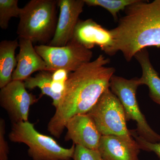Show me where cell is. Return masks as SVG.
Returning a JSON list of instances; mask_svg holds the SVG:
<instances>
[{
    "label": "cell",
    "instance_id": "obj_8",
    "mask_svg": "<svg viewBox=\"0 0 160 160\" xmlns=\"http://www.w3.org/2000/svg\"><path fill=\"white\" fill-rule=\"evenodd\" d=\"M24 81L12 80L0 91V105L12 123L28 121L29 109L38 99L26 90Z\"/></svg>",
    "mask_w": 160,
    "mask_h": 160
},
{
    "label": "cell",
    "instance_id": "obj_14",
    "mask_svg": "<svg viewBox=\"0 0 160 160\" xmlns=\"http://www.w3.org/2000/svg\"><path fill=\"white\" fill-rule=\"evenodd\" d=\"M134 58L142 70V76L139 78L141 86L145 85L148 86L149 97L160 106V77L152 65L147 49L138 52Z\"/></svg>",
    "mask_w": 160,
    "mask_h": 160
},
{
    "label": "cell",
    "instance_id": "obj_13",
    "mask_svg": "<svg viewBox=\"0 0 160 160\" xmlns=\"http://www.w3.org/2000/svg\"><path fill=\"white\" fill-rule=\"evenodd\" d=\"M29 40L19 38V52L16 57L17 66L12 80L25 81L37 71H47V65Z\"/></svg>",
    "mask_w": 160,
    "mask_h": 160
},
{
    "label": "cell",
    "instance_id": "obj_4",
    "mask_svg": "<svg viewBox=\"0 0 160 160\" xmlns=\"http://www.w3.org/2000/svg\"><path fill=\"white\" fill-rule=\"evenodd\" d=\"M9 138L29 147L28 155L33 160H71L75 145L69 149L60 146L53 138L38 132L34 124L27 122L12 123Z\"/></svg>",
    "mask_w": 160,
    "mask_h": 160
},
{
    "label": "cell",
    "instance_id": "obj_2",
    "mask_svg": "<svg viewBox=\"0 0 160 160\" xmlns=\"http://www.w3.org/2000/svg\"><path fill=\"white\" fill-rule=\"evenodd\" d=\"M111 29L115 54L120 51L129 62L138 52L149 46L160 48V0L135 2Z\"/></svg>",
    "mask_w": 160,
    "mask_h": 160
},
{
    "label": "cell",
    "instance_id": "obj_9",
    "mask_svg": "<svg viewBox=\"0 0 160 160\" xmlns=\"http://www.w3.org/2000/svg\"><path fill=\"white\" fill-rule=\"evenodd\" d=\"M72 39L89 50L98 46L106 54L111 56L115 55L114 40L111 30L104 28L92 19L79 20Z\"/></svg>",
    "mask_w": 160,
    "mask_h": 160
},
{
    "label": "cell",
    "instance_id": "obj_17",
    "mask_svg": "<svg viewBox=\"0 0 160 160\" xmlns=\"http://www.w3.org/2000/svg\"><path fill=\"white\" fill-rule=\"evenodd\" d=\"M136 0H84L89 6H100L110 12L115 20H118V14L121 10H125L127 6Z\"/></svg>",
    "mask_w": 160,
    "mask_h": 160
},
{
    "label": "cell",
    "instance_id": "obj_7",
    "mask_svg": "<svg viewBox=\"0 0 160 160\" xmlns=\"http://www.w3.org/2000/svg\"><path fill=\"white\" fill-rule=\"evenodd\" d=\"M38 54L46 62L47 71L65 70L68 73L76 71L85 63L91 62L92 52L72 39L66 46L55 47L49 45L34 46Z\"/></svg>",
    "mask_w": 160,
    "mask_h": 160
},
{
    "label": "cell",
    "instance_id": "obj_19",
    "mask_svg": "<svg viewBox=\"0 0 160 160\" xmlns=\"http://www.w3.org/2000/svg\"><path fill=\"white\" fill-rule=\"evenodd\" d=\"M72 159L73 160H104L98 150L75 146Z\"/></svg>",
    "mask_w": 160,
    "mask_h": 160
},
{
    "label": "cell",
    "instance_id": "obj_18",
    "mask_svg": "<svg viewBox=\"0 0 160 160\" xmlns=\"http://www.w3.org/2000/svg\"><path fill=\"white\" fill-rule=\"evenodd\" d=\"M18 0H0V27L6 29L11 18H19L21 8L18 6Z\"/></svg>",
    "mask_w": 160,
    "mask_h": 160
},
{
    "label": "cell",
    "instance_id": "obj_12",
    "mask_svg": "<svg viewBox=\"0 0 160 160\" xmlns=\"http://www.w3.org/2000/svg\"><path fill=\"white\" fill-rule=\"evenodd\" d=\"M140 147L132 141L114 135H102L98 150L104 160H139Z\"/></svg>",
    "mask_w": 160,
    "mask_h": 160
},
{
    "label": "cell",
    "instance_id": "obj_16",
    "mask_svg": "<svg viewBox=\"0 0 160 160\" xmlns=\"http://www.w3.org/2000/svg\"><path fill=\"white\" fill-rule=\"evenodd\" d=\"M26 89L39 88L42 95H46L52 99V104L56 108L58 105L62 92H56L53 89V73L48 71H40L34 77H29L24 81Z\"/></svg>",
    "mask_w": 160,
    "mask_h": 160
},
{
    "label": "cell",
    "instance_id": "obj_15",
    "mask_svg": "<svg viewBox=\"0 0 160 160\" xmlns=\"http://www.w3.org/2000/svg\"><path fill=\"white\" fill-rule=\"evenodd\" d=\"M19 47L17 40H4L0 43V88L12 81V76L17 61L15 51Z\"/></svg>",
    "mask_w": 160,
    "mask_h": 160
},
{
    "label": "cell",
    "instance_id": "obj_5",
    "mask_svg": "<svg viewBox=\"0 0 160 160\" xmlns=\"http://www.w3.org/2000/svg\"><path fill=\"white\" fill-rule=\"evenodd\" d=\"M87 113L102 135H114L134 139L127 128L126 114L117 97L108 88Z\"/></svg>",
    "mask_w": 160,
    "mask_h": 160
},
{
    "label": "cell",
    "instance_id": "obj_1",
    "mask_svg": "<svg viewBox=\"0 0 160 160\" xmlns=\"http://www.w3.org/2000/svg\"><path fill=\"white\" fill-rule=\"evenodd\" d=\"M110 62L101 54L69 73L61 100L47 126L52 135L60 138L67 121L77 115L87 113L109 88L115 72L113 67L106 66Z\"/></svg>",
    "mask_w": 160,
    "mask_h": 160
},
{
    "label": "cell",
    "instance_id": "obj_20",
    "mask_svg": "<svg viewBox=\"0 0 160 160\" xmlns=\"http://www.w3.org/2000/svg\"><path fill=\"white\" fill-rule=\"evenodd\" d=\"M130 130L132 136L138 144L141 149L149 152H154L160 160V142L155 143L149 142L138 135L135 130Z\"/></svg>",
    "mask_w": 160,
    "mask_h": 160
},
{
    "label": "cell",
    "instance_id": "obj_10",
    "mask_svg": "<svg viewBox=\"0 0 160 160\" xmlns=\"http://www.w3.org/2000/svg\"><path fill=\"white\" fill-rule=\"evenodd\" d=\"M84 0H59L60 13L53 38L49 46L61 47L66 46L73 37L79 17L83 11Z\"/></svg>",
    "mask_w": 160,
    "mask_h": 160
},
{
    "label": "cell",
    "instance_id": "obj_3",
    "mask_svg": "<svg viewBox=\"0 0 160 160\" xmlns=\"http://www.w3.org/2000/svg\"><path fill=\"white\" fill-rule=\"evenodd\" d=\"M56 0H31L21 8L17 33L19 38L46 45L54 37L57 26Z\"/></svg>",
    "mask_w": 160,
    "mask_h": 160
},
{
    "label": "cell",
    "instance_id": "obj_21",
    "mask_svg": "<svg viewBox=\"0 0 160 160\" xmlns=\"http://www.w3.org/2000/svg\"><path fill=\"white\" fill-rule=\"evenodd\" d=\"M6 122L4 119H0V160H8L9 148L5 138Z\"/></svg>",
    "mask_w": 160,
    "mask_h": 160
},
{
    "label": "cell",
    "instance_id": "obj_6",
    "mask_svg": "<svg viewBox=\"0 0 160 160\" xmlns=\"http://www.w3.org/2000/svg\"><path fill=\"white\" fill-rule=\"evenodd\" d=\"M140 86L139 78L127 79L114 74L110 79L109 89L122 103L127 121L132 120L136 122L135 130L138 135L149 142H159L160 135L152 129L138 104L136 93Z\"/></svg>",
    "mask_w": 160,
    "mask_h": 160
},
{
    "label": "cell",
    "instance_id": "obj_11",
    "mask_svg": "<svg viewBox=\"0 0 160 160\" xmlns=\"http://www.w3.org/2000/svg\"><path fill=\"white\" fill-rule=\"evenodd\" d=\"M65 141H72L75 146L98 150L102 135L88 113L77 115L66 123Z\"/></svg>",
    "mask_w": 160,
    "mask_h": 160
}]
</instances>
